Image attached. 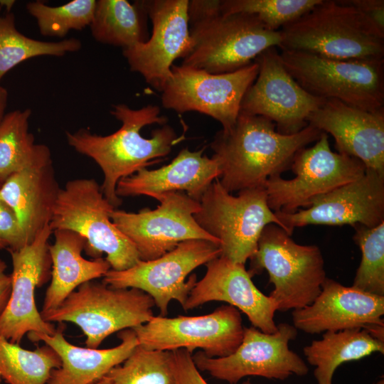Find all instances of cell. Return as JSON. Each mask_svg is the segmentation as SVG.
I'll return each mask as SVG.
<instances>
[{
  "label": "cell",
  "mask_w": 384,
  "mask_h": 384,
  "mask_svg": "<svg viewBox=\"0 0 384 384\" xmlns=\"http://www.w3.org/2000/svg\"><path fill=\"white\" fill-rule=\"evenodd\" d=\"M110 113L122 126L115 132L101 136L81 129L66 132L68 144L77 152L91 158L104 175L101 189L115 208L122 204L116 194L117 184L142 168L166 156L180 141L175 130L166 124L160 107L149 105L132 109L125 104L112 106Z\"/></svg>",
  "instance_id": "6da1fadb"
},
{
  "label": "cell",
  "mask_w": 384,
  "mask_h": 384,
  "mask_svg": "<svg viewBox=\"0 0 384 384\" xmlns=\"http://www.w3.org/2000/svg\"><path fill=\"white\" fill-rule=\"evenodd\" d=\"M323 132L308 124L294 134H283L271 120L240 112L235 124L219 131L210 144L218 180L229 193L265 187L270 176L290 168L298 151L316 142Z\"/></svg>",
  "instance_id": "7a4b0ae2"
},
{
  "label": "cell",
  "mask_w": 384,
  "mask_h": 384,
  "mask_svg": "<svg viewBox=\"0 0 384 384\" xmlns=\"http://www.w3.org/2000/svg\"><path fill=\"white\" fill-rule=\"evenodd\" d=\"M220 0L188 1V16L192 49L181 65L212 74L236 71L265 50L279 48V31L269 29L256 16L224 14Z\"/></svg>",
  "instance_id": "3957f363"
},
{
  "label": "cell",
  "mask_w": 384,
  "mask_h": 384,
  "mask_svg": "<svg viewBox=\"0 0 384 384\" xmlns=\"http://www.w3.org/2000/svg\"><path fill=\"white\" fill-rule=\"evenodd\" d=\"M279 31L281 50L303 51L338 60L384 57V33L343 0H321Z\"/></svg>",
  "instance_id": "277c9868"
},
{
  "label": "cell",
  "mask_w": 384,
  "mask_h": 384,
  "mask_svg": "<svg viewBox=\"0 0 384 384\" xmlns=\"http://www.w3.org/2000/svg\"><path fill=\"white\" fill-rule=\"evenodd\" d=\"M114 209L94 178L70 180L60 188L50 226L53 231L79 234L86 241L87 255L96 259L105 253L112 270H124L140 258L134 245L112 221Z\"/></svg>",
  "instance_id": "5b68a950"
},
{
  "label": "cell",
  "mask_w": 384,
  "mask_h": 384,
  "mask_svg": "<svg viewBox=\"0 0 384 384\" xmlns=\"http://www.w3.org/2000/svg\"><path fill=\"white\" fill-rule=\"evenodd\" d=\"M252 277L265 270L274 285L270 296L277 311H287L310 305L319 294L326 278L319 247L294 242L276 224L265 227L255 253L250 259Z\"/></svg>",
  "instance_id": "8992f818"
},
{
  "label": "cell",
  "mask_w": 384,
  "mask_h": 384,
  "mask_svg": "<svg viewBox=\"0 0 384 384\" xmlns=\"http://www.w3.org/2000/svg\"><path fill=\"white\" fill-rule=\"evenodd\" d=\"M154 306V299L142 290L116 288L92 280L79 286L42 317L52 324L77 325L86 337V347L98 348L112 334L149 321Z\"/></svg>",
  "instance_id": "52a82bcc"
},
{
  "label": "cell",
  "mask_w": 384,
  "mask_h": 384,
  "mask_svg": "<svg viewBox=\"0 0 384 384\" xmlns=\"http://www.w3.org/2000/svg\"><path fill=\"white\" fill-rule=\"evenodd\" d=\"M282 62L311 95L373 112L384 108V59L338 60L281 50Z\"/></svg>",
  "instance_id": "ba28073f"
},
{
  "label": "cell",
  "mask_w": 384,
  "mask_h": 384,
  "mask_svg": "<svg viewBox=\"0 0 384 384\" xmlns=\"http://www.w3.org/2000/svg\"><path fill=\"white\" fill-rule=\"evenodd\" d=\"M194 214L198 225L219 241L221 255L244 264L255 253L262 231L282 225L267 204L265 187L228 192L215 179L203 193Z\"/></svg>",
  "instance_id": "9c48e42d"
},
{
  "label": "cell",
  "mask_w": 384,
  "mask_h": 384,
  "mask_svg": "<svg viewBox=\"0 0 384 384\" xmlns=\"http://www.w3.org/2000/svg\"><path fill=\"white\" fill-rule=\"evenodd\" d=\"M290 168L294 178L272 176L265 184L267 204L274 212L292 213L309 207L317 197L357 180L366 170L359 159L334 152L324 132L313 146L297 152Z\"/></svg>",
  "instance_id": "30bf717a"
},
{
  "label": "cell",
  "mask_w": 384,
  "mask_h": 384,
  "mask_svg": "<svg viewBox=\"0 0 384 384\" xmlns=\"http://www.w3.org/2000/svg\"><path fill=\"white\" fill-rule=\"evenodd\" d=\"M218 244L193 239L180 242L174 249L154 260H139L132 267L121 271L110 269L102 282L116 288H136L148 294L166 316L172 300L182 306L195 286V274L186 279L196 268L219 257Z\"/></svg>",
  "instance_id": "8fae6325"
},
{
  "label": "cell",
  "mask_w": 384,
  "mask_h": 384,
  "mask_svg": "<svg viewBox=\"0 0 384 384\" xmlns=\"http://www.w3.org/2000/svg\"><path fill=\"white\" fill-rule=\"evenodd\" d=\"M171 77L161 90L164 107L178 113L198 112L218 121L230 129L240 114L242 98L255 80L256 60L236 71L212 74L180 65L171 67Z\"/></svg>",
  "instance_id": "7c38bea8"
},
{
  "label": "cell",
  "mask_w": 384,
  "mask_h": 384,
  "mask_svg": "<svg viewBox=\"0 0 384 384\" xmlns=\"http://www.w3.org/2000/svg\"><path fill=\"white\" fill-rule=\"evenodd\" d=\"M297 329L287 323L277 324V331L265 333L254 327H244L242 341L230 355L208 357L199 351L192 356L199 371L230 384L247 376L284 380L292 375L304 376L309 372L305 361L289 347Z\"/></svg>",
  "instance_id": "4fadbf2b"
},
{
  "label": "cell",
  "mask_w": 384,
  "mask_h": 384,
  "mask_svg": "<svg viewBox=\"0 0 384 384\" xmlns=\"http://www.w3.org/2000/svg\"><path fill=\"white\" fill-rule=\"evenodd\" d=\"M152 198L159 202L154 210L144 208L131 213L115 208L110 215L113 223L136 247L140 260L158 258L188 240L219 245L194 218L200 209L198 201L183 192H167Z\"/></svg>",
  "instance_id": "5bb4252c"
},
{
  "label": "cell",
  "mask_w": 384,
  "mask_h": 384,
  "mask_svg": "<svg viewBox=\"0 0 384 384\" xmlns=\"http://www.w3.org/2000/svg\"><path fill=\"white\" fill-rule=\"evenodd\" d=\"M132 329L139 345L145 348L169 351L183 348L191 353L200 348L210 358L233 353L244 333L240 311L229 304L201 316H154Z\"/></svg>",
  "instance_id": "9a60e30c"
},
{
  "label": "cell",
  "mask_w": 384,
  "mask_h": 384,
  "mask_svg": "<svg viewBox=\"0 0 384 384\" xmlns=\"http://www.w3.org/2000/svg\"><path fill=\"white\" fill-rule=\"evenodd\" d=\"M255 60L259 65L258 74L242 98L240 112L271 120L281 134L299 132L326 100L311 95L295 81L284 68L277 48L265 50Z\"/></svg>",
  "instance_id": "2e32d148"
},
{
  "label": "cell",
  "mask_w": 384,
  "mask_h": 384,
  "mask_svg": "<svg viewBox=\"0 0 384 384\" xmlns=\"http://www.w3.org/2000/svg\"><path fill=\"white\" fill-rule=\"evenodd\" d=\"M152 23V34L145 42L123 49L132 71L161 92L171 77L174 61L186 57L192 49L188 16V0L143 1Z\"/></svg>",
  "instance_id": "e0dca14e"
},
{
  "label": "cell",
  "mask_w": 384,
  "mask_h": 384,
  "mask_svg": "<svg viewBox=\"0 0 384 384\" xmlns=\"http://www.w3.org/2000/svg\"><path fill=\"white\" fill-rule=\"evenodd\" d=\"M53 230L46 226L34 240L18 250L9 251L12 262L11 291L0 316V335L20 344L29 333L52 335L56 329L46 321L35 302V290L50 278L51 260L48 240Z\"/></svg>",
  "instance_id": "ac0fdd59"
},
{
  "label": "cell",
  "mask_w": 384,
  "mask_h": 384,
  "mask_svg": "<svg viewBox=\"0 0 384 384\" xmlns=\"http://www.w3.org/2000/svg\"><path fill=\"white\" fill-rule=\"evenodd\" d=\"M290 235L295 228L309 225H362L384 222V175L366 169L364 175L315 198L306 209L274 212Z\"/></svg>",
  "instance_id": "d6986e66"
},
{
  "label": "cell",
  "mask_w": 384,
  "mask_h": 384,
  "mask_svg": "<svg viewBox=\"0 0 384 384\" xmlns=\"http://www.w3.org/2000/svg\"><path fill=\"white\" fill-rule=\"evenodd\" d=\"M383 314L384 296L346 287L326 277L315 300L293 311L292 321L297 330L310 334L364 328L384 341Z\"/></svg>",
  "instance_id": "ffe728a7"
},
{
  "label": "cell",
  "mask_w": 384,
  "mask_h": 384,
  "mask_svg": "<svg viewBox=\"0 0 384 384\" xmlns=\"http://www.w3.org/2000/svg\"><path fill=\"white\" fill-rule=\"evenodd\" d=\"M206 266L205 275L196 282L183 306L185 311L210 302H225L244 313L254 327L268 334L277 331V304L257 288L244 264L220 255Z\"/></svg>",
  "instance_id": "44dd1931"
},
{
  "label": "cell",
  "mask_w": 384,
  "mask_h": 384,
  "mask_svg": "<svg viewBox=\"0 0 384 384\" xmlns=\"http://www.w3.org/2000/svg\"><path fill=\"white\" fill-rule=\"evenodd\" d=\"M307 123L330 134L338 153L355 157L366 169L384 175V108L370 112L326 100Z\"/></svg>",
  "instance_id": "7402d4cb"
},
{
  "label": "cell",
  "mask_w": 384,
  "mask_h": 384,
  "mask_svg": "<svg viewBox=\"0 0 384 384\" xmlns=\"http://www.w3.org/2000/svg\"><path fill=\"white\" fill-rule=\"evenodd\" d=\"M204 149H183L167 165L157 169L142 168L122 178L116 187L119 198L183 192L200 201L209 186L218 179L220 171L217 161L203 154Z\"/></svg>",
  "instance_id": "603a6c76"
},
{
  "label": "cell",
  "mask_w": 384,
  "mask_h": 384,
  "mask_svg": "<svg viewBox=\"0 0 384 384\" xmlns=\"http://www.w3.org/2000/svg\"><path fill=\"white\" fill-rule=\"evenodd\" d=\"M64 328L60 324L52 335L34 332L27 334L31 341H43L51 347L60 358V366L52 371L47 384H92L122 364L139 345L134 331L127 329L119 331L118 338L121 342L113 348L80 347L66 340Z\"/></svg>",
  "instance_id": "cb8c5ba5"
},
{
  "label": "cell",
  "mask_w": 384,
  "mask_h": 384,
  "mask_svg": "<svg viewBox=\"0 0 384 384\" xmlns=\"http://www.w3.org/2000/svg\"><path fill=\"white\" fill-rule=\"evenodd\" d=\"M59 190L52 164L16 173L0 185V201L15 213L28 244L50 225Z\"/></svg>",
  "instance_id": "d4e9b609"
},
{
  "label": "cell",
  "mask_w": 384,
  "mask_h": 384,
  "mask_svg": "<svg viewBox=\"0 0 384 384\" xmlns=\"http://www.w3.org/2000/svg\"><path fill=\"white\" fill-rule=\"evenodd\" d=\"M53 233L55 240L48 246L50 283L45 294L41 316L55 309L79 286L103 277L111 269L105 258L83 257L86 241L79 234L68 230H57Z\"/></svg>",
  "instance_id": "484cf974"
},
{
  "label": "cell",
  "mask_w": 384,
  "mask_h": 384,
  "mask_svg": "<svg viewBox=\"0 0 384 384\" xmlns=\"http://www.w3.org/2000/svg\"><path fill=\"white\" fill-rule=\"evenodd\" d=\"M304 354L314 366L317 384H332L337 368L348 361L360 360L373 353H384V341L364 328L326 331L319 340L306 346Z\"/></svg>",
  "instance_id": "4316f807"
},
{
  "label": "cell",
  "mask_w": 384,
  "mask_h": 384,
  "mask_svg": "<svg viewBox=\"0 0 384 384\" xmlns=\"http://www.w3.org/2000/svg\"><path fill=\"white\" fill-rule=\"evenodd\" d=\"M31 114L29 109L13 110L0 122V184L16 173L52 164L49 148L35 144L28 131Z\"/></svg>",
  "instance_id": "83f0119b"
},
{
  "label": "cell",
  "mask_w": 384,
  "mask_h": 384,
  "mask_svg": "<svg viewBox=\"0 0 384 384\" xmlns=\"http://www.w3.org/2000/svg\"><path fill=\"white\" fill-rule=\"evenodd\" d=\"M146 18L143 1L98 0L90 27L97 42L124 49L149 38Z\"/></svg>",
  "instance_id": "f1b7e54d"
},
{
  "label": "cell",
  "mask_w": 384,
  "mask_h": 384,
  "mask_svg": "<svg viewBox=\"0 0 384 384\" xmlns=\"http://www.w3.org/2000/svg\"><path fill=\"white\" fill-rule=\"evenodd\" d=\"M60 364L58 353L45 343L28 350L0 335V375L8 384H47Z\"/></svg>",
  "instance_id": "f546056e"
},
{
  "label": "cell",
  "mask_w": 384,
  "mask_h": 384,
  "mask_svg": "<svg viewBox=\"0 0 384 384\" xmlns=\"http://www.w3.org/2000/svg\"><path fill=\"white\" fill-rule=\"evenodd\" d=\"M81 47V41L75 38L50 42L26 36L17 30L15 16L9 12L0 16V82L23 61L41 55L62 56Z\"/></svg>",
  "instance_id": "4dcf8cb0"
},
{
  "label": "cell",
  "mask_w": 384,
  "mask_h": 384,
  "mask_svg": "<svg viewBox=\"0 0 384 384\" xmlns=\"http://www.w3.org/2000/svg\"><path fill=\"white\" fill-rule=\"evenodd\" d=\"M107 375L112 384H176L172 352L140 345Z\"/></svg>",
  "instance_id": "1f68e13d"
},
{
  "label": "cell",
  "mask_w": 384,
  "mask_h": 384,
  "mask_svg": "<svg viewBox=\"0 0 384 384\" xmlns=\"http://www.w3.org/2000/svg\"><path fill=\"white\" fill-rule=\"evenodd\" d=\"M353 239L359 247L362 257L352 286L360 290L384 296V222L368 228L353 226Z\"/></svg>",
  "instance_id": "d6a6232c"
},
{
  "label": "cell",
  "mask_w": 384,
  "mask_h": 384,
  "mask_svg": "<svg viewBox=\"0 0 384 384\" xmlns=\"http://www.w3.org/2000/svg\"><path fill=\"white\" fill-rule=\"evenodd\" d=\"M95 0H73L59 6H50L41 1L26 4V9L37 22L43 36L63 38L70 30L90 26Z\"/></svg>",
  "instance_id": "836d02e7"
},
{
  "label": "cell",
  "mask_w": 384,
  "mask_h": 384,
  "mask_svg": "<svg viewBox=\"0 0 384 384\" xmlns=\"http://www.w3.org/2000/svg\"><path fill=\"white\" fill-rule=\"evenodd\" d=\"M321 0H220L224 14L246 13L256 16L269 29L279 31Z\"/></svg>",
  "instance_id": "e575fe53"
},
{
  "label": "cell",
  "mask_w": 384,
  "mask_h": 384,
  "mask_svg": "<svg viewBox=\"0 0 384 384\" xmlns=\"http://www.w3.org/2000/svg\"><path fill=\"white\" fill-rule=\"evenodd\" d=\"M28 245L13 210L0 201V250H18Z\"/></svg>",
  "instance_id": "d590c367"
},
{
  "label": "cell",
  "mask_w": 384,
  "mask_h": 384,
  "mask_svg": "<svg viewBox=\"0 0 384 384\" xmlns=\"http://www.w3.org/2000/svg\"><path fill=\"white\" fill-rule=\"evenodd\" d=\"M171 352L176 384H208L196 368L192 358V353L183 348L171 351ZM242 384L252 383L247 380Z\"/></svg>",
  "instance_id": "8d00e7d4"
},
{
  "label": "cell",
  "mask_w": 384,
  "mask_h": 384,
  "mask_svg": "<svg viewBox=\"0 0 384 384\" xmlns=\"http://www.w3.org/2000/svg\"><path fill=\"white\" fill-rule=\"evenodd\" d=\"M365 14L382 32L384 33L383 0H343Z\"/></svg>",
  "instance_id": "74e56055"
},
{
  "label": "cell",
  "mask_w": 384,
  "mask_h": 384,
  "mask_svg": "<svg viewBox=\"0 0 384 384\" xmlns=\"http://www.w3.org/2000/svg\"><path fill=\"white\" fill-rule=\"evenodd\" d=\"M6 262L0 258V316L5 310L11 291V275L6 272Z\"/></svg>",
  "instance_id": "f35d334b"
},
{
  "label": "cell",
  "mask_w": 384,
  "mask_h": 384,
  "mask_svg": "<svg viewBox=\"0 0 384 384\" xmlns=\"http://www.w3.org/2000/svg\"><path fill=\"white\" fill-rule=\"evenodd\" d=\"M9 99L8 91L0 85V122L5 115Z\"/></svg>",
  "instance_id": "ab89813d"
},
{
  "label": "cell",
  "mask_w": 384,
  "mask_h": 384,
  "mask_svg": "<svg viewBox=\"0 0 384 384\" xmlns=\"http://www.w3.org/2000/svg\"><path fill=\"white\" fill-rule=\"evenodd\" d=\"M14 1H0V6H5L8 11H10L13 5L14 4Z\"/></svg>",
  "instance_id": "60d3db41"
},
{
  "label": "cell",
  "mask_w": 384,
  "mask_h": 384,
  "mask_svg": "<svg viewBox=\"0 0 384 384\" xmlns=\"http://www.w3.org/2000/svg\"><path fill=\"white\" fill-rule=\"evenodd\" d=\"M92 384H112L109 377L106 375L99 380Z\"/></svg>",
  "instance_id": "b9f144b4"
},
{
  "label": "cell",
  "mask_w": 384,
  "mask_h": 384,
  "mask_svg": "<svg viewBox=\"0 0 384 384\" xmlns=\"http://www.w3.org/2000/svg\"><path fill=\"white\" fill-rule=\"evenodd\" d=\"M375 384H384V379L381 378L378 380Z\"/></svg>",
  "instance_id": "7bdbcfd3"
},
{
  "label": "cell",
  "mask_w": 384,
  "mask_h": 384,
  "mask_svg": "<svg viewBox=\"0 0 384 384\" xmlns=\"http://www.w3.org/2000/svg\"><path fill=\"white\" fill-rule=\"evenodd\" d=\"M1 380H2V379H1V375H0V383H1Z\"/></svg>",
  "instance_id": "ee69618b"
},
{
  "label": "cell",
  "mask_w": 384,
  "mask_h": 384,
  "mask_svg": "<svg viewBox=\"0 0 384 384\" xmlns=\"http://www.w3.org/2000/svg\"><path fill=\"white\" fill-rule=\"evenodd\" d=\"M1 9H2V8L0 6V11H1Z\"/></svg>",
  "instance_id": "f6af8a7d"
},
{
  "label": "cell",
  "mask_w": 384,
  "mask_h": 384,
  "mask_svg": "<svg viewBox=\"0 0 384 384\" xmlns=\"http://www.w3.org/2000/svg\"><path fill=\"white\" fill-rule=\"evenodd\" d=\"M1 185V184H0Z\"/></svg>",
  "instance_id": "bcb514c9"
}]
</instances>
